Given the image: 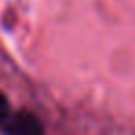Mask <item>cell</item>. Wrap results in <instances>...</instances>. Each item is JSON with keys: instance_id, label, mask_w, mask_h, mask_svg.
Segmentation results:
<instances>
[{"instance_id": "6da1fadb", "label": "cell", "mask_w": 135, "mask_h": 135, "mask_svg": "<svg viewBox=\"0 0 135 135\" xmlns=\"http://www.w3.org/2000/svg\"><path fill=\"white\" fill-rule=\"evenodd\" d=\"M2 126L9 135H43V126L41 122L32 115V113H15L8 115L4 120H0Z\"/></svg>"}, {"instance_id": "7a4b0ae2", "label": "cell", "mask_w": 135, "mask_h": 135, "mask_svg": "<svg viewBox=\"0 0 135 135\" xmlns=\"http://www.w3.org/2000/svg\"><path fill=\"white\" fill-rule=\"evenodd\" d=\"M9 115V105H8V100L6 96L0 93V120H4L6 117Z\"/></svg>"}]
</instances>
